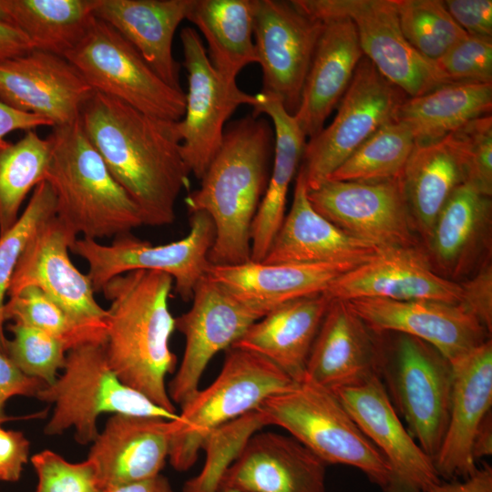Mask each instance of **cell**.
Returning a JSON list of instances; mask_svg holds the SVG:
<instances>
[{
	"instance_id": "55",
	"label": "cell",
	"mask_w": 492,
	"mask_h": 492,
	"mask_svg": "<svg viewBox=\"0 0 492 492\" xmlns=\"http://www.w3.org/2000/svg\"><path fill=\"white\" fill-rule=\"evenodd\" d=\"M0 22L12 25L8 15L6 14L5 8L3 7L1 0H0Z\"/></svg>"
},
{
	"instance_id": "6",
	"label": "cell",
	"mask_w": 492,
	"mask_h": 492,
	"mask_svg": "<svg viewBox=\"0 0 492 492\" xmlns=\"http://www.w3.org/2000/svg\"><path fill=\"white\" fill-rule=\"evenodd\" d=\"M296 383L267 358L230 347L216 379L181 405L174 421L169 455L171 466L179 471L190 469L213 433Z\"/></svg>"
},
{
	"instance_id": "13",
	"label": "cell",
	"mask_w": 492,
	"mask_h": 492,
	"mask_svg": "<svg viewBox=\"0 0 492 492\" xmlns=\"http://www.w3.org/2000/svg\"><path fill=\"white\" fill-rule=\"evenodd\" d=\"M307 196L317 212L354 238L379 249L423 247L402 176L376 181L326 179L307 190Z\"/></svg>"
},
{
	"instance_id": "14",
	"label": "cell",
	"mask_w": 492,
	"mask_h": 492,
	"mask_svg": "<svg viewBox=\"0 0 492 492\" xmlns=\"http://www.w3.org/2000/svg\"><path fill=\"white\" fill-rule=\"evenodd\" d=\"M180 39L189 88L185 113L177 128L184 162L201 179L221 146L227 120L240 106L253 107L256 95L244 92L214 69L195 29L184 27Z\"/></svg>"
},
{
	"instance_id": "7",
	"label": "cell",
	"mask_w": 492,
	"mask_h": 492,
	"mask_svg": "<svg viewBox=\"0 0 492 492\" xmlns=\"http://www.w3.org/2000/svg\"><path fill=\"white\" fill-rule=\"evenodd\" d=\"M36 398L54 405L45 434L58 436L73 428L80 445L92 444L97 438V418L104 413L179 418V414L165 410L124 384L108 364L101 343H86L70 349L62 374L46 384Z\"/></svg>"
},
{
	"instance_id": "44",
	"label": "cell",
	"mask_w": 492,
	"mask_h": 492,
	"mask_svg": "<svg viewBox=\"0 0 492 492\" xmlns=\"http://www.w3.org/2000/svg\"><path fill=\"white\" fill-rule=\"evenodd\" d=\"M31 463L38 479L36 492H105L88 458L70 463L46 449L34 455Z\"/></svg>"
},
{
	"instance_id": "19",
	"label": "cell",
	"mask_w": 492,
	"mask_h": 492,
	"mask_svg": "<svg viewBox=\"0 0 492 492\" xmlns=\"http://www.w3.org/2000/svg\"><path fill=\"white\" fill-rule=\"evenodd\" d=\"M345 302L374 333L415 337L435 347L450 363L490 339L488 331L463 303L383 298Z\"/></svg>"
},
{
	"instance_id": "43",
	"label": "cell",
	"mask_w": 492,
	"mask_h": 492,
	"mask_svg": "<svg viewBox=\"0 0 492 492\" xmlns=\"http://www.w3.org/2000/svg\"><path fill=\"white\" fill-rule=\"evenodd\" d=\"M462 167L465 183L492 194V116L474 118L444 138Z\"/></svg>"
},
{
	"instance_id": "23",
	"label": "cell",
	"mask_w": 492,
	"mask_h": 492,
	"mask_svg": "<svg viewBox=\"0 0 492 492\" xmlns=\"http://www.w3.org/2000/svg\"><path fill=\"white\" fill-rule=\"evenodd\" d=\"M451 364L449 420L434 465L440 477L466 478L477 469L472 455L473 442L482 421L491 411V339Z\"/></svg>"
},
{
	"instance_id": "15",
	"label": "cell",
	"mask_w": 492,
	"mask_h": 492,
	"mask_svg": "<svg viewBox=\"0 0 492 492\" xmlns=\"http://www.w3.org/2000/svg\"><path fill=\"white\" fill-rule=\"evenodd\" d=\"M323 23L292 1L253 0V36L262 71V93L294 115Z\"/></svg>"
},
{
	"instance_id": "27",
	"label": "cell",
	"mask_w": 492,
	"mask_h": 492,
	"mask_svg": "<svg viewBox=\"0 0 492 492\" xmlns=\"http://www.w3.org/2000/svg\"><path fill=\"white\" fill-rule=\"evenodd\" d=\"M192 0H94V15L115 28L169 87L182 90L172 44Z\"/></svg>"
},
{
	"instance_id": "39",
	"label": "cell",
	"mask_w": 492,
	"mask_h": 492,
	"mask_svg": "<svg viewBox=\"0 0 492 492\" xmlns=\"http://www.w3.org/2000/svg\"><path fill=\"white\" fill-rule=\"evenodd\" d=\"M3 317L33 327L63 341L68 351L86 343L106 341V329L81 324L67 314L39 288L28 286L9 297L5 303Z\"/></svg>"
},
{
	"instance_id": "36",
	"label": "cell",
	"mask_w": 492,
	"mask_h": 492,
	"mask_svg": "<svg viewBox=\"0 0 492 492\" xmlns=\"http://www.w3.org/2000/svg\"><path fill=\"white\" fill-rule=\"evenodd\" d=\"M11 24L34 49L65 56L93 21L94 0H1Z\"/></svg>"
},
{
	"instance_id": "31",
	"label": "cell",
	"mask_w": 492,
	"mask_h": 492,
	"mask_svg": "<svg viewBox=\"0 0 492 492\" xmlns=\"http://www.w3.org/2000/svg\"><path fill=\"white\" fill-rule=\"evenodd\" d=\"M330 299L324 292L282 303L251 324L231 346L258 354L299 383Z\"/></svg>"
},
{
	"instance_id": "35",
	"label": "cell",
	"mask_w": 492,
	"mask_h": 492,
	"mask_svg": "<svg viewBox=\"0 0 492 492\" xmlns=\"http://www.w3.org/2000/svg\"><path fill=\"white\" fill-rule=\"evenodd\" d=\"M402 178L415 231L425 243L446 202L465 183L462 167L444 138L415 143Z\"/></svg>"
},
{
	"instance_id": "46",
	"label": "cell",
	"mask_w": 492,
	"mask_h": 492,
	"mask_svg": "<svg viewBox=\"0 0 492 492\" xmlns=\"http://www.w3.org/2000/svg\"><path fill=\"white\" fill-rule=\"evenodd\" d=\"M462 303L478 319L491 334L492 332V266L487 259L467 281L460 282Z\"/></svg>"
},
{
	"instance_id": "8",
	"label": "cell",
	"mask_w": 492,
	"mask_h": 492,
	"mask_svg": "<svg viewBox=\"0 0 492 492\" xmlns=\"http://www.w3.org/2000/svg\"><path fill=\"white\" fill-rule=\"evenodd\" d=\"M376 333L378 376L412 437L432 460L443 442L450 414L453 366L429 343L415 337Z\"/></svg>"
},
{
	"instance_id": "54",
	"label": "cell",
	"mask_w": 492,
	"mask_h": 492,
	"mask_svg": "<svg viewBox=\"0 0 492 492\" xmlns=\"http://www.w3.org/2000/svg\"><path fill=\"white\" fill-rule=\"evenodd\" d=\"M492 454V415H486L473 442L472 455L476 462Z\"/></svg>"
},
{
	"instance_id": "51",
	"label": "cell",
	"mask_w": 492,
	"mask_h": 492,
	"mask_svg": "<svg viewBox=\"0 0 492 492\" xmlns=\"http://www.w3.org/2000/svg\"><path fill=\"white\" fill-rule=\"evenodd\" d=\"M425 492H492V467L485 465L463 481L440 482Z\"/></svg>"
},
{
	"instance_id": "22",
	"label": "cell",
	"mask_w": 492,
	"mask_h": 492,
	"mask_svg": "<svg viewBox=\"0 0 492 492\" xmlns=\"http://www.w3.org/2000/svg\"><path fill=\"white\" fill-rule=\"evenodd\" d=\"M326 464L292 436L251 435L219 486L247 492H326Z\"/></svg>"
},
{
	"instance_id": "56",
	"label": "cell",
	"mask_w": 492,
	"mask_h": 492,
	"mask_svg": "<svg viewBox=\"0 0 492 492\" xmlns=\"http://www.w3.org/2000/svg\"><path fill=\"white\" fill-rule=\"evenodd\" d=\"M216 492H247V491L219 486Z\"/></svg>"
},
{
	"instance_id": "17",
	"label": "cell",
	"mask_w": 492,
	"mask_h": 492,
	"mask_svg": "<svg viewBox=\"0 0 492 492\" xmlns=\"http://www.w3.org/2000/svg\"><path fill=\"white\" fill-rule=\"evenodd\" d=\"M77 239L56 215L45 221L21 254L7 296L37 287L77 323L107 330V310L97 302L87 274L79 272L68 255Z\"/></svg>"
},
{
	"instance_id": "50",
	"label": "cell",
	"mask_w": 492,
	"mask_h": 492,
	"mask_svg": "<svg viewBox=\"0 0 492 492\" xmlns=\"http://www.w3.org/2000/svg\"><path fill=\"white\" fill-rule=\"evenodd\" d=\"M43 126L53 124L41 116L16 110L0 101V141L14 130H35Z\"/></svg>"
},
{
	"instance_id": "25",
	"label": "cell",
	"mask_w": 492,
	"mask_h": 492,
	"mask_svg": "<svg viewBox=\"0 0 492 492\" xmlns=\"http://www.w3.org/2000/svg\"><path fill=\"white\" fill-rule=\"evenodd\" d=\"M378 336L345 301L332 300L311 348L303 380L329 391L378 374Z\"/></svg>"
},
{
	"instance_id": "24",
	"label": "cell",
	"mask_w": 492,
	"mask_h": 492,
	"mask_svg": "<svg viewBox=\"0 0 492 492\" xmlns=\"http://www.w3.org/2000/svg\"><path fill=\"white\" fill-rule=\"evenodd\" d=\"M175 420L115 414L92 443L87 458L104 487L160 474L169 458Z\"/></svg>"
},
{
	"instance_id": "20",
	"label": "cell",
	"mask_w": 492,
	"mask_h": 492,
	"mask_svg": "<svg viewBox=\"0 0 492 492\" xmlns=\"http://www.w3.org/2000/svg\"><path fill=\"white\" fill-rule=\"evenodd\" d=\"M93 92L64 56L32 49L0 60V101L16 110L41 116L53 127L77 120Z\"/></svg>"
},
{
	"instance_id": "34",
	"label": "cell",
	"mask_w": 492,
	"mask_h": 492,
	"mask_svg": "<svg viewBox=\"0 0 492 492\" xmlns=\"http://www.w3.org/2000/svg\"><path fill=\"white\" fill-rule=\"evenodd\" d=\"M491 109L492 84L453 82L406 97L395 120L410 129L415 143H425L443 139Z\"/></svg>"
},
{
	"instance_id": "48",
	"label": "cell",
	"mask_w": 492,
	"mask_h": 492,
	"mask_svg": "<svg viewBox=\"0 0 492 492\" xmlns=\"http://www.w3.org/2000/svg\"><path fill=\"white\" fill-rule=\"evenodd\" d=\"M45 385L43 381L23 374L5 354L0 353V425L11 419L5 411L11 397H36Z\"/></svg>"
},
{
	"instance_id": "21",
	"label": "cell",
	"mask_w": 492,
	"mask_h": 492,
	"mask_svg": "<svg viewBox=\"0 0 492 492\" xmlns=\"http://www.w3.org/2000/svg\"><path fill=\"white\" fill-rule=\"evenodd\" d=\"M324 293L332 300L383 298L462 303L460 282L439 274L424 247L379 251L374 257L338 277Z\"/></svg>"
},
{
	"instance_id": "40",
	"label": "cell",
	"mask_w": 492,
	"mask_h": 492,
	"mask_svg": "<svg viewBox=\"0 0 492 492\" xmlns=\"http://www.w3.org/2000/svg\"><path fill=\"white\" fill-rule=\"evenodd\" d=\"M399 24L407 42L423 56L437 61L467 34L444 1L396 0Z\"/></svg>"
},
{
	"instance_id": "52",
	"label": "cell",
	"mask_w": 492,
	"mask_h": 492,
	"mask_svg": "<svg viewBox=\"0 0 492 492\" xmlns=\"http://www.w3.org/2000/svg\"><path fill=\"white\" fill-rule=\"evenodd\" d=\"M32 49L31 43L19 29L0 22V60L24 55Z\"/></svg>"
},
{
	"instance_id": "4",
	"label": "cell",
	"mask_w": 492,
	"mask_h": 492,
	"mask_svg": "<svg viewBox=\"0 0 492 492\" xmlns=\"http://www.w3.org/2000/svg\"><path fill=\"white\" fill-rule=\"evenodd\" d=\"M45 178L56 197V217L76 238L117 237L144 225L140 210L114 179L80 119L55 126Z\"/></svg>"
},
{
	"instance_id": "18",
	"label": "cell",
	"mask_w": 492,
	"mask_h": 492,
	"mask_svg": "<svg viewBox=\"0 0 492 492\" xmlns=\"http://www.w3.org/2000/svg\"><path fill=\"white\" fill-rule=\"evenodd\" d=\"M331 392L385 457L391 470L386 492H425L441 482L434 461L404 426L378 374Z\"/></svg>"
},
{
	"instance_id": "12",
	"label": "cell",
	"mask_w": 492,
	"mask_h": 492,
	"mask_svg": "<svg viewBox=\"0 0 492 492\" xmlns=\"http://www.w3.org/2000/svg\"><path fill=\"white\" fill-rule=\"evenodd\" d=\"M406 97L363 56L335 118L306 142L298 172L307 190L326 180L361 144L395 120Z\"/></svg>"
},
{
	"instance_id": "53",
	"label": "cell",
	"mask_w": 492,
	"mask_h": 492,
	"mask_svg": "<svg viewBox=\"0 0 492 492\" xmlns=\"http://www.w3.org/2000/svg\"><path fill=\"white\" fill-rule=\"evenodd\" d=\"M105 492H174L169 480L162 475H158L154 477L122 484L118 486L108 487Z\"/></svg>"
},
{
	"instance_id": "32",
	"label": "cell",
	"mask_w": 492,
	"mask_h": 492,
	"mask_svg": "<svg viewBox=\"0 0 492 492\" xmlns=\"http://www.w3.org/2000/svg\"><path fill=\"white\" fill-rule=\"evenodd\" d=\"M253 116L267 115L274 131V152L270 178L251 229V258L262 261L285 217L287 194L297 175L306 137L293 115L274 96L259 93Z\"/></svg>"
},
{
	"instance_id": "3",
	"label": "cell",
	"mask_w": 492,
	"mask_h": 492,
	"mask_svg": "<svg viewBox=\"0 0 492 492\" xmlns=\"http://www.w3.org/2000/svg\"><path fill=\"white\" fill-rule=\"evenodd\" d=\"M272 128L266 118L252 114L228 124L200 188L185 198L190 213L204 211L213 221L210 264L251 260V224L267 189L274 152Z\"/></svg>"
},
{
	"instance_id": "47",
	"label": "cell",
	"mask_w": 492,
	"mask_h": 492,
	"mask_svg": "<svg viewBox=\"0 0 492 492\" xmlns=\"http://www.w3.org/2000/svg\"><path fill=\"white\" fill-rule=\"evenodd\" d=\"M453 19L467 35L492 36L491 0L444 1Z\"/></svg>"
},
{
	"instance_id": "33",
	"label": "cell",
	"mask_w": 492,
	"mask_h": 492,
	"mask_svg": "<svg viewBox=\"0 0 492 492\" xmlns=\"http://www.w3.org/2000/svg\"><path fill=\"white\" fill-rule=\"evenodd\" d=\"M186 19L200 31L212 67L228 82H236L246 66L258 63L253 0H192Z\"/></svg>"
},
{
	"instance_id": "10",
	"label": "cell",
	"mask_w": 492,
	"mask_h": 492,
	"mask_svg": "<svg viewBox=\"0 0 492 492\" xmlns=\"http://www.w3.org/2000/svg\"><path fill=\"white\" fill-rule=\"evenodd\" d=\"M190 232L182 239L153 245L127 233L103 245L92 239H77L70 250L88 264L94 292L123 273L145 270L162 272L173 279L176 293L190 301L194 289L210 264L209 252L215 238L211 218L204 211L190 213Z\"/></svg>"
},
{
	"instance_id": "2",
	"label": "cell",
	"mask_w": 492,
	"mask_h": 492,
	"mask_svg": "<svg viewBox=\"0 0 492 492\" xmlns=\"http://www.w3.org/2000/svg\"><path fill=\"white\" fill-rule=\"evenodd\" d=\"M174 286L169 274L138 270L109 280L101 292L110 302L106 316V356L126 385L178 414L166 386L177 357L169 348L175 318L169 309Z\"/></svg>"
},
{
	"instance_id": "45",
	"label": "cell",
	"mask_w": 492,
	"mask_h": 492,
	"mask_svg": "<svg viewBox=\"0 0 492 492\" xmlns=\"http://www.w3.org/2000/svg\"><path fill=\"white\" fill-rule=\"evenodd\" d=\"M436 63L451 83L492 84V37L466 35Z\"/></svg>"
},
{
	"instance_id": "11",
	"label": "cell",
	"mask_w": 492,
	"mask_h": 492,
	"mask_svg": "<svg viewBox=\"0 0 492 492\" xmlns=\"http://www.w3.org/2000/svg\"><path fill=\"white\" fill-rule=\"evenodd\" d=\"M302 12L325 22L348 18L364 56L407 97L425 94L451 83L436 63L419 54L405 39L396 0H292Z\"/></svg>"
},
{
	"instance_id": "37",
	"label": "cell",
	"mask_w": 492,
	"mask_h": 492,
	"mask_svg": "<svg viewBox=\"0 0 492 492\" xmlns=\"http://www.w3.org/2000/svg\"><path fill=\"white\" fill-rule=\"evenodd\" d=\"M51 159V143L35 130L15 142L0 141V235L18 220L27 194L45 180Z\"/></svg>"
},
{
	"instance_id": "42",
	"label": "cell",
	"mask_w": 492,
	"mask_h": 492,
	"mask_svg": "<svg viewBox=\"0 0 492 492\" xmlns=\"http://www.w3.org/2000/svg\"><path fill=\"white\" fill-rule=\"evenodd\" d=\"M6 329L13 333L7 340L6 356L26 375L51 384L63 369L68 347L60 339L38 329L14 323Z\"/></svg>"
},
{
	"instance_id": "38",
	"label": "cell",
	"mask_w": 492,
	"mask_h": 492,
	"mask_svg": "<svg viewBox=\"0 0 492 492\" xmlns=\"http://www.w3.org/2000/svg\"><path fill=\"white\" fill-rule=\"evenodd\" d=\"M415 144L410 129L393 120L361 144L327 179L376 181L400 177Z\"/></svg>"
},
{
	"instance_id": "26",
	"label": "cell",
	"mask_w": 492,
	"mask_h": 492,
	"mask_svg": "<svg viewBox=\"0 0 492 492\" xmlns=\"http://www.w3.org/2000/svg\"><path fill=\"white\" fill-rule=\"evenodd\" d=\"M363 262L209 264L206 274L263 317L277 306L324 292L338 277Z\"/></svg>"
},
{
	"instance_id": "29",
	"label": "cell",
	"mask_w": 492,
	"mask_h": 492,
	"mask_svg": "<svg viewBox=\"0 0 492 492\" xmlns=\"http://www.w3.org/2000/svg\"><path fill=\"white\" fill-rule=\"evenodd\" d=\"M382 249L354 238L312 206L297 172L292 203L263 259L264 263L364 262Z\"/></svg>"
},
{
	"instance_id": "9",
	"label": "cell",
	"mask_w": 492,
	"mask_h": 492,
	"mask_svg": "<svg viewBox=\"0 0 492 492\" xmlns=\"http://www.w3.org/2000/svg\"><path fill=\"white\" fill-rule=\"evenodd\" d=\"M97 91L148 115L179 121L185 113L183 90L167 85L136 48L110 25L95 18L65 56Z\"/></svg>"
},
{
	"instance_id": "41",
	"label": "cell",
	"mask_w": 492,
	"mask_h": 492,
	"mask_svg": "<svg viewBox=\"0 0 492 492\" xmlns=\"http://www.w3.org/2000/svg\"><path fill=\"white\" fill-rule=\"evenodd\" d=\"M56 215V197L46 181L40 182L16 222L0 235V353L6 355L7 338L4 332L5 298L20 256L38 228Z\"/></svg>"
},
{
	"instance_id": "5",
	"label": "cell",
	"mask_w": 492,
	"mask_h": 492,
	"mask_svg": "<svg viewBox=\"0 0 492 492\" xmlns=\"http://www.w3.org/2000/svg\"><path fill=\"white\" fill-rule=\"evenodd\" d=\"M262 424L288 431L327 464H342L364 472L386 492L390 466L333 392L306 380L272 395L255 409Z\"/></svg>"
},
{
	"instance_id": "30",
	"label": "cell",
	"mask_w": 492,
	"mask_h": 492,
	"mask_svg": "<svg viewBox=\"0 0 492 492\" xmlns=\"http://www.w3.org/2000/svg\"><path fill=\"white\" fill-rule=\"evenodd\" d=\"M491 216L490 196L466 183L454 190L424 248L439 274L457 282L473 270L490 248Z\"/></svg>"
},
{
	"instance_id": "16",
	"label": "cell",
	"mask_w": 492,
	"mask_h": 492,
	"mask_svg": "<svg viewBox=\"0 0 492 492\" xmlns=\"http://www.w3.org/2000/svg\"><path fill=\"white\" fill-rule=\"evenodd\" d=\"M190 310L175 318L185 338L180 365L168 386L180 406L200 389V380L213 356L231 347L261 314L235 298L206 273L197 283Z\"/></svg>"
},
{
	"instance_id": "49",
	"label": "cell",
	"mask_w": 492,
	"mask_h": 492,
	"mask_svg": "<svg viewBox=\"0 0 492 492\" xmlns=\"http://www.w3.org/2000/svg\"><path fill=\"white\" fill-rule=\"evenodd\" d=\"M30 443L20 431L0 425V481L16 482L28 460Z\"/></svg>"
},
{
	"instance_id": "1",
	"label": "cell",
	"mask_w": 492,
	"mask_h": 492,
	"mask_svg": "<svg viewBox=\"0 0 492 492\" xmlns=\"http://www.w3.org/2000/svg\"><path fill=\"white\" fill-rule=\"evenodd\" d=\"M80 123L108 170L138 207L144 225L171 224L190 185L177 122L143 113L94 91Z\"/></svg>"
},
{
	"instance_id": "28",
	"label": "cell",
	"mask_w": 492,
	"mask_h": 492,
	"mask_svg": "<svg viewBox=\"0 0 492 492\" xmlns=\"http://www.w3.org/2000/svg\"><path fill=\"white\" fill-rule=\"evenodd\" d=\"M363 56L355 27L350 19L323 22L301 101L293 115L306 138L315 137L323 128Z\"/></svg>"
}]
</instances>
